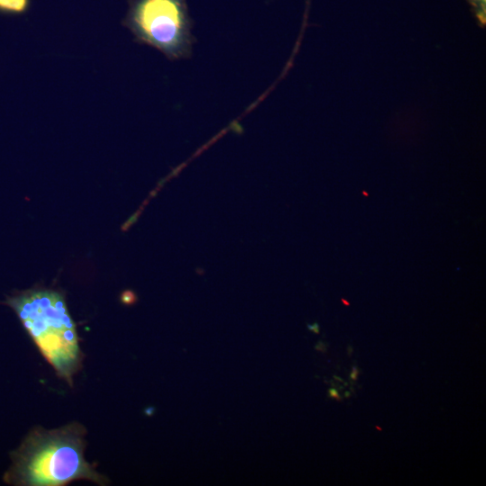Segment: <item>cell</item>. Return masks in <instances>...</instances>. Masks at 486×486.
Returning a JSON list of instances; mask_svg holds the SVG:
<instances>
[{
  "label": "cell",
  "instance_id": "obj_5",
  "mask_svg": "<svg viewBox=\"0 0 486 486\" xmlns=\"http://www.w3.org/2000/svg\"><path fill=\"white\" fill-rule=\"evenodd\" d=\"M476 7L479 8L480 15L484 17L485 13V0H472Z\"/></svg>",
  "mask_w": 486,
  "mask_h": 486
},
{
  "label": "cell",
  "instance_id": "obj_12",
  "mask_svg": "<svg viewBox=\"0 0 486 486\" xmlns=\"http://www.w3.org/2000/svg\"><path fill=\"white\" fill-rule=\"evenodd\" d=\"M344 396L346 397V398H348V397L350 396V392H346L344 393Z\"/></svg>",
  "mask_w": 486,
  "mask_h": 486
},
{
  "label": "cell",
  "instance_id": "obj_3",
  "mask_svg": "<svg viewBox=\"0 0 486 486\" xmlns=\"http://www.w3.org/2000/svg\"><path fill=\"white\" fill-rule=\"evenodd\" d=\"M135 40L168 59L189 58L195 41L185 0H129L122 22Z\"/></svg>",
  "mask_w": 486,
  "mask_h": 486
},
{
  "label": "cell",
  "instance_id": "obj_14",
  "mask_svg": "<svg viewBox=\"0 0 486 486\" xmlns=\"http://www.w3.org/2000/svg\"><path fill=\"white\" fill-rule=\"evenodd\" d=\"M375 428H377L378 430H382V428H379V427H377V426H376Z\"/></svg>",
  "mask_w": 486,
  "mask_h": 486
},
{
  "label": "cell",
  "instance_id": "obj_15",
  "mask_svg": "<svg viewBox=\"0 0 486 486\" xmlns=\"http://www.w3.org/2000/svg\"><path fill=\"white\" fill-rule=\"evenodd\" d=\"M344 385L346 386V385H347V382H344Z\"/></svg>",
  "mask_w": 486,
  "mask_h": 486
},
{
  "label": "cell",
  "instance_id": "obj_13",
  "mask_svg": "<svg viewBox=\"0 0 486 486\" xmlns=\"http://www.w3.org/2000/svg\"><path fill=\"white\" fill-rule=\"evenodd\" d=\"M334 378L337 379V380L339 381V382H344L341 378H339V377H338V376H336V375H334Z\"/></svg>",
  "mask_w": 486,
  "mask_h": 486
},
{
  "label": "cell",
  "instance_id": "obj_1",
  "mask_svg": "<svg viewBox=\"0 0 486 486\" xmlns=\"http://www.w3.org/2000/svg\"><path fill=\"white\" fill-rule=\"evenodd\" d=\"M85 435L78 423L52 430L37 428L12 454L4 481L23 486H61L76 480L106 484V478L84 457Z\"/></svg>",
  "mask_w": 486,
  "mask_h": 486
},
{
  "label": "cell",
  "instance_id": "obj_11",
  "mask_svg": "<svg viewBox=\"0 0 486 486\" xmlns=\"http://www.w3.org/2000/svg\"><path fill=\"white\" fill-rule=\"evenodd\" d=\"M341 301H342V302H343L344 304H346V305H347V306H349V305H350V304H349V302H346V300L342 299Z\"/></svg>",
  "mask_w": 486,
  "mask_h": 486
},
{
  "label": "cell",
  "instance_id": "obj_6",
  "mask_svg": "<svg viewBox=\"0 0 486 486\" xmlns=\"http://www.w3.org/2000/svg\"><path fill=\"white\" fill-rule=\"evenodd\" d=\"M328 394H329V397L334 398V399H336L338 400H342V397H340V395L338 394L337 389H335V388L328 389Z\"/></svg>",
  "mask_w": 486,
  "mask_h": 486
},
{
  "label": "cell",
  "instance_id": "obj_4",
  "mask_svg": "<svg viewBox=\"0 0 486 486\" xmlns=\"http://www.w3.org/2000/svg\"><path fill=\"white\" fill-rule=\"evenodd\" d=\"M30 4L31 0H0V12L21 14L29 9Z\"/></svg>",
  "mask_w": 486,
  "mask_h": 486
},
{
  "label": "cell",
  "instance_id": "obj_10",
  "mask_svg": "<svg viewBox=\"0 0 486 486\" xmlns=\"http://www.w3.org/2000/svg\"><path fill=\"white\" fill-rule=\"evenodd\" d=\"M352 352H353V347L351 346H348V347H347L348 356H351Z\"/></svg>",
  "mask_w": 486,
  "mask_h": 486
},
{
  "label": "cell",
  "instance_id": "obj_9",
  "mask_svg": "<svg viewBox=\"0 0 486 486\" xmlns=\"http://www.w3.org/2000/svg\"><path fill=\"white\" fill-rule=\"evenodd\" d=\"M315 349L320 350V351H322V352H326V347H325V346H324V343L321 342V341L318 342V344H317L316 346H315Z\"/></svg>",
  "mask_w": 486,
  "mask_h": 486
},
{
  "label": "cell",
  "instance_id": "obj_8",
  "mask_svg": "<svg viewBox=\"0 0 486 486\" xmlns=\"http://www.w3.org/2000/svg\"><path fill=\"white\" fill-rule=\"evenodd\" d=\"M307 327L312 332L316 334L320 333L319 324L317 322L313 323L312 325L307 324Z\"/></svg>",
  "mask_w": 486,
  "mask_h": 486
},
{
  "label": "cell",
  "instance_id": "obj_2",
  "mask_svg": "<svg viewBox=\"0 0 486 486\" xmlns=\"http://www.w3.org/2000/svg\"><path fill=\"white\" fill-rule=\"evenodd\" d=\"M3 303L15 312L56 374L72 385L74 374L81 368L83 354L64 294L34 287L8 296Z\"/></svg>",
  "mask_w": 486,
  "mask_h": 486
},
{
  "label": "cell",
  "instance_id": "obj_7",
  "mask_svg": "<svg viewBox=\"0 0 486 486\" xmlns=\"http://www.w3.org/2000/svg\"><path fill=\"white\" fill-rule=\"evenodd\" d=\"M358 374H359V370L357 366L354 365L352 367V372L350 374V379L353 381H356L357 379Z\"/></svg>",
  "mask_w": 486,
  "mask_h": 486
}]
</instances>
